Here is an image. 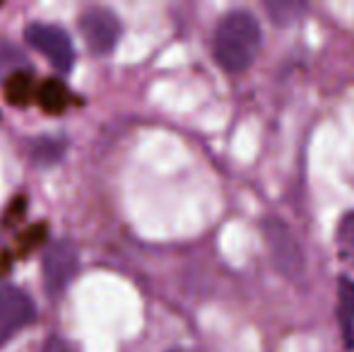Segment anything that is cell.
<instances>
[{
    "instance_id": "obj_9",
    "label": "cell",
    "mask_w": 354,
    "mask_h": 352,
    "mask_svg": "<svg viewBox=\"0 0 354 352\" xmlns=\"http://www.w3.org/2000/svg\"><path fill=\"white\" fill-rule=\"evenodd\" d=\"M266 10L275 27H294L308 12V3H299V0H268Z\"/></svg>"
},
{
    "instance_id": "obj_14",
    "label": "cell",
    "mask_w": 354,
    "mask_h": 352,
    "mask_svg": "<svg viewBox=\"0 0 354 352\" xmlns=\"http://www.w3.org/2000/svg\"><path fill=\"white\" fill-rule=\"evenodd\" d=\"M24 205H27V198H24V196L15 198V201L10 203V207H8V215H5V227H12L15 222H17L19 217L24 215Z\"/></svg>"
},
{
    "instance_id": "obj_8",
    "label": "cell",
    "mask_w": 354,
    "mask_h": 352,
    "mask_svg": "<svg viewBox=\"0 0 354 352\" xmlns=\"http://www.w3.org/2000/svg\"><path fill=\"white\" fill-rule=\"evenodd\" d=\"M37 102L41 104L44 111L61 113L68 109V104L73 102V97H71V89L66 87V82L51 77V80L41 82V85L37 87Z\"/></svg>"
},
{
    "instance_id": "obj_3",
    "label": "cell",
    "mask_w": 354,
    "mask_h": 352,
    "mask_svg": "<svg viewBox=\"0 0 354 352\" xmlns=\"http://www.w3.org/2000/svg\"><path fill=\"white\" fill-rule=\"evenodd\" d=\"M77 249L73 241H53L46 249V254H44V287H46L51 299L63 297V292L68 290L75 272H77Z\"/></svg>"
},
{
    "instance_id": "obj_7",
    "label": "cell",
    "mask_w": 354,
    "mask_h": 352,
    "mask_svg": "<svg viewBox=\"0 0 354 352\" xmlns=\"http://www.w3.org/2000/svg\"><path fill=\"white\" fill-rule=\"evenodd\" d=\"M337 324L345 348L354 350V280L350 275L337 277Z\"/></svg>"
},
{
    "instance_id": "obj_16",
    "label": "cell",
    "mask_w": 354,
    "mask_h": 352,
    "mask_svg": "<svg viewBox=\"0 0 354 352\" xmlns=\"http://www.w3.org/2000/svg\"><path fill=\"white\" fill-rule=\"evenodd\" d=\"M169 352H191V350H183V348H176V350H169Z\"/></svg>"
},
{
    "instance_id": "obj_13",
    "label": "cell",
    "mask_w": 354,
    "mask_h": 352,
    "mask_svg": "<svg viewBox=\"0 0 354 352\" xmlns=\"http://www.w3.org/2000/svg\"><path fill=\"white\" fill-rule=\"evenodd\" d=\"M32 155L39 165H53L63 157V142L53 140V138H41V140L34 142Z\"/></svg>"
},
{
    "instance_id": "obj_1",
    "label": "cell",
    "mask_w": 354,
    "mask_h": 352,
    "mask_svg": "<svg viewBox=\"0 0 354 352\" xmlns=\"http://www.w3.org/2000/svg\"><path fill=\"white\" fill-rule=\"evenodd\" d=\"M263 48L261 19L251 10H229L219 17L212 37L214 63L229 75H241L256 63Z\"/></svg>"
},
{
    "instance_id": "obj_2",
    "label": "cell",
    "mask_w": 354,
    "mask_h": 352,
    "mask_svg": "<svg viewBox=\"0 0 354 352\" xmlns=\"http://www.w3.org/2000/svg\"><path fill=\"white\" fill-rule=\"evenodd\" d=\"M263 239H266L275 270L287 280L301 282V277L306 275V254H304L292 227L280 217H266L263 220Z\"/></svg>"
},
{
    "instance_id": "obj_11",
    "label": "cell",
    "mask_w": 354,
    "mask_h": 352,
    "mask_svg": "<svg viewBox=\"0 0 354 352\" xmlns=\"http://www.w3.org/2000/svg\"><path fill=\"white\" fill-rule=\"evenodd\" d=\"M335 246L337 256L347 266L354 268V210H347L335 227Z\"/></svg>"
},
{
    "instance_id": "obj_10",
    "label": "cell",
    "mask_w": 354,
    "mask_h": 352,
    "mask_svg": "<svg viewBox=\"0 0 354 352\" xmlns=\"http://www.w3.org/2000/svg\"><path fill=\"white\" fill-rule=\"evenodd\" d=\"M5 94H8V102L15 106H27L29 102L37 94V85H34L32 73L27 71H17L5 80Z\"/></svg>"
},
{
    "instance_id": "obj_5",
    "label": "cell",
    "mask_w": 354,
    "mask_h": 352,
    "mask_svg": "<svg viewBox=\"0 0 354 352\" xmlns=\"http://www.w3.org/2000/svg\"><path fill=\"white\" fill-rule=\"evenodd\" d=\"M27 41L37 51H41L58 73H68L73 68V41L61 27H53V24H29Z\"/></svg>"
},
{
    "instance_id": "obj_4",
    "label": "cell",
    "mask_w": 354,
    "mask_h": 352,
    "mask_svg": "<svg viewBox=\"0 0 354 352\" xmlns=\"http://www.w3.org/2000/svg\"><path fill=\"white\" fill-rule=\"evenodd\" d=\"M80 29L87 41L89 51L97 56H106L116 48L121 39V19L106 8H89L80 17Z\"/></svg>"
},
{
    "instance_id": "obj_15",
    "label": "cell",
    "mask_w": 354,
    "mask_h": 352,
    "mask_svg": "<svg viewBox=\"0 0 354 352\" xmlns=\"http://www.w3.org/2000/svg\"><path fill=\"white\" fill-rule=\"evenodd\" d=\"M41 352H75L73 345L68 343V340L58 338V335H53V338L46 340V345L41 348Z\"/></svg>"
},
{
    "instance_id": "obj_6",
    "label": "cell",
    "mask_w": 354,
    "mask_h": 352,
    "mask_svg": "<svg viewBox=\"0 0 354 352\" xmlns=\"http://www.w3.org/2000/svg\"><path fill=\"white\" fill-rule=\"evenodd\" d=\"M37 319V309L29 295L17 287H3L0 290V348L15 338L19 331L27 328Z\"/></svg>"
},
{
    "instance_id": "obj_12",
    "label": "cell",
    "mask_w": 354,
    "mask_h": 352,
    "mask_svg": "<svg viewBox=\"0 0 354 352\" xmlns=\"http://www.w3.org/2000/svg\"><path fill=\"white\" fill-rule=\"evenodd\" d=\"M24 66H27V58H24V53L19 51L15 44L0 39V77H5V80H8L12 73L22 71Z\"/></svg>"
}]
</instances>
